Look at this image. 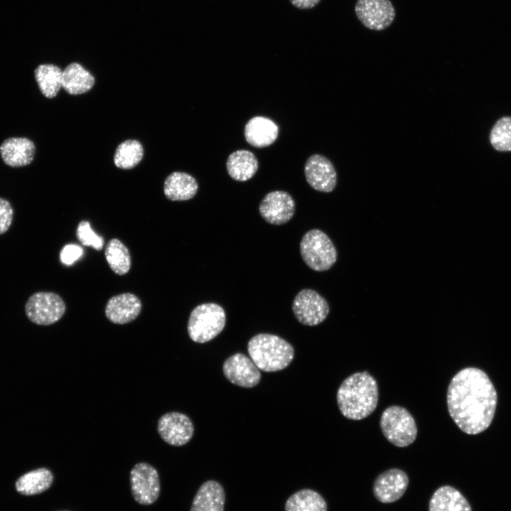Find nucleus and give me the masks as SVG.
<instances>
[{"label":"nucleus","mask_w":511,"mask_h":511,"mask_svg":"<svg viewBox=\"0 0 511 511\" xmlns=\"http://www.w3.org/2000/svg\"><path fill=\"white\" fill-rule=\"evenodd\" d=\"M285 509V511H327V505L317 492L302 489L287 499Z\"/></svg>","instance_id":"nucleus-26"},{"label":"nucleus","mask_w":511,"mask_h":511,"mask_svg":"<svg viewBox=\"0 0 511 511\" xmlns=\"http://www.w3.org/2000/svg\"><path fill=\"white\" fill-rule=\"evenodd\" d=\"M94 83V77L79 63L72 62L62 70V87L69 94H84Z\"/></svg>","instance_id":"nucleus-22"},{"label":"nucleus","mask_w":511,"mask_h":511,"mask_svg":"<svg viewBox=\"0 0 511 511\" xmlns=\"http://www.w3.org/2000/svg\"><path fill=\"white\" fill-rule=\"evenodd\" d=\"M248 353L256 366L265 372H275L287 367L294 358L292 346L281 337L259 334L248 343Z\"/></svg>","instance_id":"nucleus-3"},{"label":"nucleus","mask_w":511,"mask_h":511,"mask_svg":"<svg viewBox=\"0 0 511 511\" xmlns=\"http://www.w3.org/2000/svg\"><path fill=\"white\" fill-rule=\"evenodd\" d=\"M141 309L142 304L138 297L132 293H122L108 300L105 314L110 322L124 324L135 320Z\"/></svg>","instance_id":"nucleus-16"},{"label":"nucleus","mask_w":511,"mask_h":511,"mask_svg":"<svg viewBox=\"0 0 511 511\" xmlns=\"http://www.w3.org/2000/svg\"><path fill=\"white\" fill-rule=\"evenodd\" d=\"M131 490L138 503L148 505L158 498L160 490V478L157 470L147 463L136 464L130 473Z\"/></svg>","instance_id":"nucleus-8"},{"label":"nucleus","mask_w":511,"mask_h":511,"mask_svg":"<svg viewBox=\"0 0 511 511\" xmlns=\"http://www.w3.org/2000/svg\"><path fill=\"white\" fill-rule=\"evenodd\" d=\"M225 492L215 480L204 482L197 490L190 511H224Z\"/></svg>","instance_id":"nucleus-20"},{"label":"nucleus","mask_w":511,"mask_h":511,"mask_svg":"<svg viewBox=\"0 0 511 511\" xmlns=\"http://www.w3.org/2000/svg\"><path fill=\"white\" fill-rule=\"evenodd\" d=\"M13 209L9 201L0 197V234L9 229L13 220Z\"/></svg>","instance_id":"nucleus-31"},{"label":"nucleus","mask_w":511,"mask_h":511,"mask_svg":"<svg viewBox=\"0 0 511 511\" xmlns=\"http://www.w3.org/2000/svg\"><path fill=\"white\" fill-rule=\"evenodd\" d=\"M225 324L226 313L223 307L216 303H204L192 311L187 331L193 341L202 344L219 335Z\"/></svg>","instance_id":"nucleus-4"},{"label":"nucleus","mask_w":511,"mask_h":511,"mask_svg":"<svg viewBox=\"0 0 511 511\" xmlns=\"http://www.w3.org/2000/svg\"><path fill=\"white\" fill-rule=\"evenodd\" d=\"M409 485L407 473L398 468H390L380 473L375 480L373 491L375 498L383 503L399 500Z\"/></svg>","instance_id":"nucleus-15"},{"label":"nucleus","mask_w":511,"mask_h":511,"mask_svg":"<svg viewBox=\"0 0 511 511\" xmlns=\"http://www.w3.org/2000/svg\"><path fill=\"white\" fill-rule=\"evenodd\" d=\"M336 400L344 417L352 420L363 419L371 414L378 405V383L367 371L353 373L339 386Z\"/></svg>","instance_id":"nucleus-2"},{"label":"nucleus","mask_w":511,"mask_h":511,"mask_svg":"<svg viewBox=\"0 0 511 511\" xmlns=\"http://www.w3.org/2000/svg\"><path fill=\"white\" fill-rule=\"evenodd\" d=\"M53 476L45 468H40L21 476L16 482L17 492L24 495L40 494L52 485Z\"/></svg>","instance_id":"nucleus-24"},{"label":"nucleus","mask_w":511,"mask_h":511,"mask_svg":"<svg viewBox=\"0 0 511 511\" xmlns=\"http://www.w3.org/2000/svg\"><path fill=\"white\" fill-rule=\"evenodd\" d=\"M66 305L63 300L51 292H38L33 294L25 305L26 317L38 325H50L64 315Z\"/></svg>","instance_id":"nucleus-7"},{"label":"nucleus","mask_w":511,"mask_h":511,"mask_svg":"<svg viewBox=\"0 0 511 511\" xmlns=\"http://www.w3.org/2000/svg\"><path fill=\"white\" fill-rule=\"evenodd\" d=\"M76 236L79 241L86 246H90L95 250L100 251L104 246L103 237L97 234L92 229L88 221H82L79 223Z\"/></svg>","instance_id":"nucleus-30"},{"label":"nucleus","mask_w":511,"mask_h":511,"mask_svg":"<svg viewBox=\"0 0 511 511\" xmlns=\"http://www.w3.org/2000/svg\"><path fill=\"white\" fill-rule=\"evenodd\" d=\"M34 76L41 93L47 98L57 96L62 87V70L53 64H42L34 71Z\"/></svg>","instance_id":"nucleus-25"},{"label":"nucleus","mask_w":511,"mask_h":511,"mask_svg":"<svg viewBox=\"0 0 511 511\" xmlns=\"http://www.w3.org/2000/svg\"><path fill=\"white\" fill-rule=\"evenodd\" d=\"M83 254L82 248L76 244H67L60 252L61 262L66 265H71Z\"/></svg>","instance_id":"nucleus-32"},{"label":"nucleus","mask_w":511,"mask_h":511,"mask_svg":"<svg viewBox=\"0 0 511 511\" xmlns=\"http://www.w3.org/2000/svg\"><path fill=\"white\" fill-rule=\"evenodd\" d=\"M197 190L196 179L184 172H173L164 182L165 196L171 201L189 200L195 196Z\"/></svg>","instance_id":"nucleus-19"},{"label":"nucleus","mask_w":511,"mask_h":511,"mask_svg":"<svg viewBox=\"0 0 511 511\" xmlns=\"http://www.w3.org/2000/svg\"><path fill=\"white\" fill-rule=\"evenodd\" d=\"M279 128L270 119L257 116L251 118L244 128V136L248 144L256 148L272 145L278 138Z\"/></svg>","instance_id":"nucleus-18"},{"label":"nucleus","mask_w":511,"mask_h":511,"mask_svg":"<svg viewBox=\"0 0 511 511\" xmlns=\"http://www.w3.org/2000/svg\"><path fill=\"white\" fill-rule=\"evenodd\" d=\"M490 141L496 150L511 151V116L498 119L490 133Z\"/></svg>","instance_id":"nucleus-29"},{"label":"nucleus","mask_w":511,"mask_h":511,"mask_svg":"<svg viewBox=\"0 0 511 511\" xmlns=\"http://www.w3.org/2000/svg\"><path fill=\"white\" fill-rule=\"evenodd\" d=\"M355 12L366 28L374 31L385 30L395 18V9L390 0H358Z\"/></svg>","instance_id":"nucleus-10"},{"label":"nucleus","mask_w":511,"mask_h":511,"mask_svg":"<svg viewBox=\"0 0 511 511\" xmlns=\"http://www.w3.org/2000/svg\"><path fill=\"white\" fill-rule=\"evenodd\" d=\"M381 431L392 444L397 447H407L416 439L417 427L415 420L409 411L400 406L387 407L380 419Z\"/></svg>","instance_id":"nucleus-6"},{"label":"nucleus","mask_w":511,"mask_h":511,"mask_svg":"<svg viewBox=\"0 0 511 511\" xmlns=\"http://www.w3.org/2000/svg\"><path fill=\"white\" fill-rule=\"evenodd\" d=\"M157 427L160 437L166 443L175 446L188 443L194 433V426L189 417L177 412L161 416Z\"/></svg>","instance_id":"nucleus-12"},{"label":"nucleus","mask_w":511,"mask_h":511,"mask_svg":"<svg viewBox=\"0 0 511 511\" xmlns=\"http://www.w3.org/2000/svg\"><path fill=\"white\" fill-rule=\"evenodd\" d=\"M295 7L300 9H309L316 6L321 0H290Z\"/></svg>","instance_id":"nucleus-33"},{"label":"nucleus","mask_w":511,"mask_h":511,"mask_svg":"<svg viewBox=\"0 0 511 511\" xmlns=\"http://www.w3.org/2000/svg\"><path fill=\"white\" fill-rule=\"evenodd\" d=\"M304 175L309 186L319 192H330L336 185L337 175L334 165L320 154L308 158L304 165Z\"/></svg>","instance_id":"nucleus-13"},{"label":"nucleus","mask_w":511,"mask_h":511,"mask_svg":"<svg viewBox=\"0 0 511 511\" xmlns=\"http://www.w3.org/2000/svg\"><path fill=\"white\" fill-rule=\"evenodd\" d=\"M35 153L34 143L26 137H11L0 145V154L6 165L20 167L31 164Z\"/></svg>","instance_id":"nucleus-17"},{"label":"nucleus","mask_w":511,"mask_h":511,"mask_svg":"<svg viewBox=\"0 0 511 511\" xmlns=\"http://www.w3.org/2000/svg\"><path fill=\"white\" fill-rule=\"evenodd\" d=\"M300 254L306 265L315 271L330 269L337 260V252L329 237L314 229L304 234L300 245Z\"/></svg>","instance_id":"nucleus-5"},{"label":"nucleus","mask_w":511,"mask_h":511,"mask_svg":"<svg viewBox=\"0 0 511 511\" xmlns=\"http://www.w3.org/2000/svg\"><path fill=\"white\" fill-rule=\"evenodd\" d=\"M292 309L297 321L307 326L321 324L329 313L327 301L312 289H303L297 294Z\"/></svg>","instance_id":"nucleus-9"},{"label":"nucleus","mask_w":511,"mask_h":511,"mask_svg":"<svg viewBox=\"0 0 511 511\" xmlns=\"http://www.w3.org/2000/svg\"><path fill=\"white\" fill-rule=\"evenodd\" d=\"M295 203L292 196L285 191H273L268 193L259 205L262 218L273 225L288 222L294 216Z\"/></svg>","instance_id":"nucleus-11"},{"label":"nucleus","mask_w":511,"mask_h":511,"mask_svg":"<svg viewBox=\"0 0 511 511\" xmlns=\"http://www.w3.org/2000/svg\"><path fill=\"white\" fill-rule=\"evenodd\" d=\"M142 144L136 140L128 139L120 143L114 155V165L122 170H130L140 163L143 157Z\"/></svg>","instance_id":"nucleus-28"},{"label":"nucleus","mask_w":511,"mask_h":511,"mask_svg":"<svg viewBox=\"0 0 511 511\" xmlns=\"http://www.w3.org/2000/svg\"><path fill=\"white\" fill-rule=\"evenodd\" d=\"M429 511H472L466 498L455 488L443 485L432 495Z\"/></svg>","instance_id":"nucleus-21"},{"label":"nucleus","mask_w":511,"mask_h":511,"mask_svg":"<svg viewBox=\"0 0 511 511\" xmlns=\"http://www.w3.org/2000/svg\"><path fill=\"white\" fill-rule=\"evenodd\" d=\"M226 165L227 172L233 180L245 182L256 173L258 161L252 152L238 150L229 155Z\"/></svg>","instance_id":"nucleus-23"},{"label":"nucleus","mask_w":511,"mask_h":511,"mask_svg":"<svg viewBox=\"0 0 511 511\" xmlns=\"http://www.w3.org/2000/svg\"><path fill=\"white\" fill-rule=\"evenodd\" d=\"M446 401L449 413L458 427L467 434L475 435L486 430L492 423L498 395L483 370L468 367L451 380Z\"/></svg>","instance_id":"nucleus-1"},{"label":"nucleus","mask_w":511,"mask_h":511,"mask_svg":"<svg viewBox=\"0 0 511 511\" xmlns=\"http://www.w3.org/2000/svg\"><path fill=\"white\" fill-rule=\"evenodd\" d=\"M104 255L111 269L117 275L126 274L131 265V255L127 247L118 238L111 239Z\"/></svg>","instance_id":"nucleus-27"},{"label":"nucleus","mask_w":511,"mask_h":511,"mask_svg":"<svg viewBox=\"0 0 511 511\" xmlns=\"http://www.w3.org/2000/svg\"><path fill=\"white\" fill-rule=\"evenodd\" d=\"M223 373L231 383L243 388H252L258 384L261 375L252 359L242 353L228 358L223 364Z\"/></svg>","instance_id":"nucleus-14"}]
</instances>
